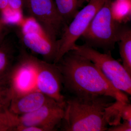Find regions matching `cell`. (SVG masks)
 I'll return each instance as SVG.
<instances>
[{
	"instance_id": "1",
	"label": "cell",
	"mask_w": 131,
	"mask_h": 131,
	"mask_svg": "<svg viewBox=\"0 0 131 131\" xmlns=\"http://www.w3.org/2000/svg\"><path fill=\"white\" fill-rule=\"evenodd\" d=\"M61 71L64 89L70 95H106L129 103L126 94L116 89L89 59L70 51L56 63Z\"/></svg>"
},
{
	"instance_id": "2",
	"label": "cell",
	"mask_w": 131,
	"mask_h": 131,
	"mask_svg": "<svg viewBox=\"0 0 131 131\" xmlns=\"http://www.w3.org/2000/svg\"><path fill=\"white\" fill-rule=\"evenodd\" d=\"M116 101L112 96L106 95L65 96L61 130L107 131V108Z\"/></svg>"
},
{
	"instance_id": "3",
	"label": "cell",
	"mask_w": 131,
	"mask_h": 131,
	"mask_svg": "<svg viewBox=\"0 0 131 131\" xmlns=\"http://www.w3.org/2000/svg\"><path fill=\"white\" fill-rule=\"evenodd\" d=\"M20 44L43 60L54 63L58 52L57 40L49 35L32 17L21 16L12 23Z\"/></svg>"
},
{
	"instance_id": "4",
	"label": "cell",
	"mask_w": 131,
	"mask_h": 131,
	"mask_svg": "<svg viewBox=\"0 0 131 131\" xmlns=\"http://www.w3.org/2000/svg\"><path fill=\"white\" fill-rule=\"evenodd\" d=\"M112 0H107L98 10L81 37L90 47L104 49L106 52L114 49L118 41L123 25L113 18L110 11Z\"/></svg>"
},
{
	"instance_id": "5",
	"label": "cell",
	"mask_w": 131,
	"mask_h": 131,
	"mask_svg": "<svg viewBox=\"0 0 131 131\" xmlns=\"http://www.w3.org/2000/svg\"><path fill=\"white\" fill-rule=\"evenodd\" d=\"M71 50L89 59L116 89L131 94V76L122 64L112 56L110 51L102 53L86 45H75Z\"/></svg>"
},
{
	"instance_id": "6",
	"label": "cell",
	"mask_w": 131,
	"mask_h": 131,
	"mask_svg": "<svg viewBox=\"0 0 131 131\" xmlns=\"http://www.w3.org/2000/svg\"><path fill=\"white\" fill-rule=\"evenodd\" d=\"M107 1L91 0L78 12L58 39L57 54L54 63H57L66 53L72 50L77 40L85 32L94 16Z\"/></svg>"
},
{
	"instance_id": "7",
	"label": "cell",
	"mask_w": 131,
	"mask_h": 131,
	"mask_svg": "<svg viewBox=\"0 0 131 131\" xmlns=\"http://www.w3.org/2000/svg\"><path fill=\"white\" fill-rule=\"evenodd\" d=\"M38 60L20 45L18 56L8 77L13 97L38 90L37 81Z\"/></svg>"
},
{
	"instance_id": "8",
	"label": "cell",
	"mask_w": 131,
	"mask_h": 131,
	"mask_svg": "<svg viewBox=\"0 0 131 131\" xmlns=\"http://www.w3.org/2000/svg\"><path fill=\"white\" fill-rule=\"evenodd\" d=\"M30 16L56 39L61 37L66 25L59 15L54 0H23Z\"/></svg>"
},
{
	"instance_id": "9",
	"label": "cell",
	"mask_w": 131,
	"mask_h": 131,
	"mask_svg": "<svg viewBox=\"0 0 131 131\" xmlns=\"http://www.w3.org/2000/svg\"><path fill=\"white\" fill-rule=\"evenodd\" d=\"M65 106V102L52 100L34 112L18 116V126H37L42 131L57 130L64 117Z\"/></svg>"
},
{
	"instance_id": "10",
	"label": "cell",
	"mask_w": 131,
	"mask_h": 131,
	"mask_svg": "<svg viewBox=\"0 0 131 131\" xmlns=\"http://www.w3.org/2000/svg\"><path fill=\"white\" fill-rule=\"evenodd\" d=\"M37 86L38 90L58 102H65V96L62 92V78L56 64L39 59Z\"/></svg>"
},
{
	"instance_id": "11",
	"label": "cell",
	"mask_w": 131,
	"mask_h": 131,
	"mask_svg": "<svg viewBox=\"0 0 131 131\" xmlns=\"http://www.w3.org/2000/svg\"><path fill=\"white\" fill-rule=\"evenodd\" d=\"M52 100H54L36 90L13 97L8 110L12 113L19 116L34 112Z\"/></svg>"
},
{
	"instance_id": "12",
	"label": "cell",
	"mask_w": 131,
	"mask_h": 131,
	"mask_svg": "<svg viewBox=\"0 0 131 131\" xmlns=\"http://www.w3.org/2000/svg\"><path fill=\"white\" fill-rule=\"evenodd\" d=\"M13 32L0 43V79L8 78L19 52L20 43Z\"/></svg>"
},
{
	"instance_id": "13",
	"label": "cell",
	"mask_w": 131,
	"mask_h": 131,
	"mask_svg": "<svg viewBox=\"0 0 131 131\" xmlns=\"http://www.w3.org/2000/svg\"><path fill=\"white\" fill-rule=\"evenodd\" d=\"M61 18L67 26L85 3L91 0H54Z\"/></svg>"
},
{
	"instance_id": "14",
	"label": "cell",
	"mask_w": 131,
	"mask_h": 131,
	"mask_svg": "<svg viewBox=\"0 0 131 131\" xmlns=\"http://www.w3.org/2000/svg\"><path fill=\"white\" fill-rule=\"evenodd\" d=\"M118 42L122 65L131 76V30L130 27L123 25Z\"/></svg>"
},
{
	"instance_id": "15",
	"label": "cell",
	"mask_w": 131,
	"mask_h": 131,
	"mask_svg": "<svg viewBox=\"0 0 131 131\" xmlns=\"http://www.w3.org/2000/svg\"><path fill=\"white\" fill-rule=\"evenodd\" d=\"M110 11L113 18L118 23L127 22L131 19V0L112 1Z\"/></svg>"
},
{
	"instance_id": "16",
	"label": "cell",
	"mask_w": 131,
	"mask_h": 131,
	"mask_svg": "<svg viewBox=\"0 0 131 131\" xmlns=\"http://www.w3.org/2000/svg\"><path fill=\"white\" fill-rule=\"evenodd\" d=\"M18 125V115L8 109L0 113V131H15Z\"/></svg>"
},
{
	"instance_id": "17",
	"label": "cell",
	"mask_w": 131,
	"mask_h": 131,
	"mask_svg": "<svg viewBox=\"0 0 131 131\" xmlns=\"http://www.w3.org/2000/svg\"><path fill=\"white\" fill-rule=\"evenodd\" d=\"M13 96L8 78L0 79V106L8 109Z\"/></svg>"
},
{
	"instance_id": "18",
	"label": "cell",
	"mask_w": 131,
	"mask_h": 131,
	"mask_svg": "<svg viewBox=\"0 0 131 131\" xmlns=\"http://www.w3.org/2000/svg\"><path fill=\"white\" fill-rule=\"evenodd\" d=\"M14 31V26L6 19L0 12V43Z\"/></svg>"
},
{
	"instance_id": "19",
	"label": "cell",
	"mask_w": 131,
	"mask_h": 131,
	"mask_svg": "<svg viewBox=\"0 0 131 131\" xmlns=\"http://www.w3.org/2000/svg\"><path fill=\"white\" fill-rule=\"evenodd\" d=\"M9 9L17 19L23 16V0H7Z\"/></svg>"
},
{
	"instance_id": "20",
	"label": "cell",
	"mask_w": 131,
	"mask_h": 131,
	"mask_svg": "<svg viewBox=\"0 0 131 131\" xmlns=\"http://www.w3.org/2000/svg\"><path fill=\"white\" fill-rule=\"evenodd\" d=\"M0 12H1L6 19L10 23L17 20L9 9L7 0H0Z\"/></svg>"
},
{
	"instance_id": "21",
	"label": "cell",
	"mask_w": 131,
	"mask_h": 131,
	"mask_svg": "<svg viewBox=\"0 0 131 131\" xmlns=\"http://www.w3.org/2000/svg\"><path fill=\"white\" fill-rule=\"evenodd\" d=\"M121 119L131 123V105L129 103H121L119 108Z\"/></svg>"
},
{
	"instance_id": "22",
	"label": "cell",
	"mask_w": 131,
	"mask_h": 131,
	"mask_svg": "<svg viewBox=\"0 0 131 131\" xmlns=\"http://www.w3.org/2000/svg\"><path fill=\"white\" fill-rule=\"evenodd\" d=\"M107 131H131V123L124 121L123 123H120L116 125L108 128Z\"/></svg>"
},
{
	"instance_id": "23",
	"label": "cell",
	"mask_w": 131,
	"mask_h": 131,
	"mask_svg": "<svg viewBox=\"0 0 131 131\" xmlns=\"http://www.w3.org/2000/svg\"><path fill=\"white\" fill-rule=\"evenodd\" d=\"M8 108H6L0 106V113L5 112V111L8 110Z\"/></svg>"
},
{
	"instance_id": "24",
	"label": "cell",
	"mask_w": 131,
	"mask_h": 131,
	"mask_svg": "<svg viewBox=\"0 0 131 131\" xmlns=\"http://www.w3.org/2000/svg\"><path fill=\"white\" fill-rule=\"evenodd\" d=\"M118 1H127V0H118Z\"/></svg>"
}]
</instances>
